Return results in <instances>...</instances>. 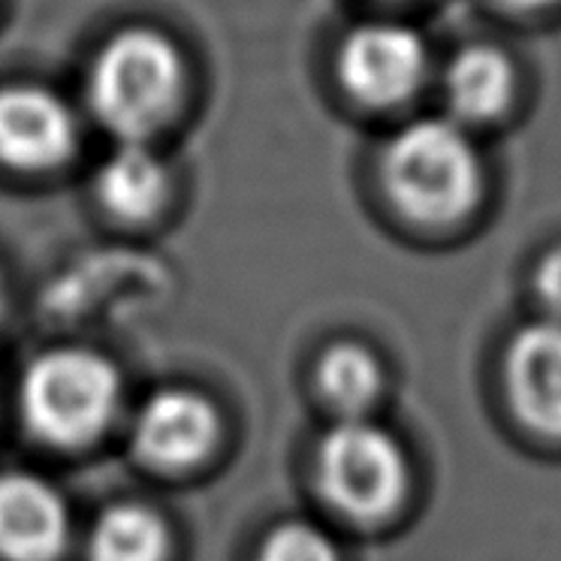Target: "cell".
<instances>
[{"label":"cell","instance_id":"6da1fadb","mask_svg":"<svg viewBox=\"0 0 561 561\" xmlns=\"http://www.w3.org/2000/svg\"><path fill=\"white\" fill-rule=\"evenodd\" d=\"M380 179L392 206L423 227L465 220L486 187L474 139L447 115L416 118L392 134L380 154Z\"/></svg>","mask_w":561,"mask_h":561},{"label":"cell","instance_id":"7a4b0ae2","mask_svg":"<svg viewBox=\"0 0 561 561\" xmlns=\"http://www.w3.org/2000/svg\"><path fill=\"white\" fill-rule=\"evenodd\" d=\"M187 64L158 27H124L91 64L88 98L100 122L122 142H146L182 106Z\"/></svg>","mask_w":561,"mask_h":561},{"label":"cell","instance_id":"3957f363","mask_svg":"<svg viewBox=\"0 0 561 561\" xmlns=\"http://www.w3.org/2000/svg\"><path fill=\"white\" fill-rule=\"evenodd\" d=\"M122 371L85 344H61L27 363L19 408L27 428L51 447H85L115 423L122 408Z\"/></svg>","mask_w":561,"mask_h":561},{"label":"cell","instance_id":"277c9868","mask_svg":"<svg viewBox=\"0 0 561 561\" xmlns=\"http://www.w3.org/2000/svg\"><path fill=\"white\" fill-rule=\"evenodd\" d=\"M314 474L323 499L351 519H383L404 504L411 465L399 438L368 416L339 420L320 438Z\"/></svg>","mask_w":561,"mask_h":561},{"label":"cell","instance_id":"5b68a950","mask_svg":"<svg viewBox=\"0 0 561 561\" xmlns=\"http://www.w3.org/2000/svg\"><path fill=\"white\" fill-rule=\"evenodd\" d=\"M335 70L344 91L363 106L392 110L423 91L432 70V51L416 27L368 22L344 34Z\"/></svg>","mask_w":561,"mask_h":561},{"label":"cell","instance_id":"8992f818","mask_svg":"<svg viewBox=\"0 0 561 561\" xmlns=\"http://www.w3.org/2000/svg\"><path fill=\"white\" fill-rule=\"evenodd\" d=\"M218 440V404L191 387L154 390L130 423V450L151 471L196 468L211 456Z\"/></svg>","mask_w":561,"mask_h":561},{"label":"cell","instance_id":"52a82bcc","mask_svg":"<svg viewBox=\"0 0 561 561\" xmlns=\"http://www.w3.org/2000/svg\"><path fill=\"white\" fill-rule=\"evenodd\" d=\"M79 127L70 106L43 85L0 88V163L43 172L73 158Z\"/></svg>","mask_w":561,"mask_h":561},{"label":"cell","instance_id":"ba28073f","mask_svg":"<svg viewBox=\"0 0 561 561\" xmlns=\"http://www.w3.org/2000/svg\"><path fill=\"white\" fill-rule=\"evenodd\" d=\"M70 504L49 477L0 471V559L55 561L70 540Z\"/></svg>","mask_w":561,"mask_h":561},{"label":"cell","instance_id":"9c48e42d","mask_svg":"<svg viewBox=\"0 0 561 561\" xmlns=\"http://www.w3.org/2000/svg\"><path fill=\"white\" fill-rule=\"evenodd\" d=\"M513 414L525 426L561 438V320H537L513 335L504 359Z\"/></svg>","mask_w":561,"mask_h":561},{"label":"cell","instance_id":"30bf717a","mask_svg":"<svg viewBox=\"0 0 561 561\" xmlns=\"http://www.w3.org/2000/svg\"><path fill=\"white\" fill-rule=\"evenodd\" d=\"M519 88L516 64L492 43H471L453 51L440 76L447 118L462 127L489 124L511 110Z\"/></svg>","mask_w":561,"mask_h":561},{"label":"cell","instance_id":"8fae6325","mask_svg":"<svg viewBox=\"0 0 561 561\" xmlns=\"http://www.w3.org/2000/svg\"><path fill=\"white\" fill-rule=\"evenodd\" d=\"M94 194L112 218L142 224L167 206L170 170L148 142H122L100 163Z\"/></svg>","mask_w":561,"mask_h":561},{"label":"cell","instance_id":"7c38bea8","mask_svg":"<svg viewBox=\"0 0 561 561\" xmlns=\"http://www.w3.org/2000/svg\"><path fill=\"white\" fill-rule=\"evenodd\" d=\"M170 523L139 501H118L100 513L88 531V561H167Z\"/></svg>","mask_w":561,"mask_h":561},{"label":"cell","instance_id":"4fadbf2b","mask_svg":"<svg viewBox=\"0 0 561 561\" xmlns=\"http://www.w3.org/2000/svg\"><path fill=\"white\" fill-rule=\"evenodd\" d=\"M318 390L339 420L366 416L383 390V368L378 356L356 342L332 344L318 359Z\"/></svg>","mask_w":561,"mask_h":561},{"label":"cell","instance_id":"5bb4252c","mask_svg":"<svg viewBox=\"0 0 561 561\" xmlns=\"http://www.w3.org/2000/svg\"><path fill=\"white\" fill-rule=\"evenodd\" d=\"M256 561H342V552L318 523L284 519L263 537Z\"/></svg>","mask_w":561,"mask_h":561},{"label":"cell","instance_id":"9a60e30c","mask_svg":"<svg viewBox=\"0 0 561 561\" xmlns=\"http://www.w3.org/2000/svg\"><path fill=\"white\" fill-rule=\"evenodd\" d=\"M535 290L540 296V306L547 308L552 320H561V248L549 251L535 275Z\"/></svg>","mask_w":561,"mask_h":561},{"label":"cell","instance_id":"2e32d148","mask_svg":"<svg viewBox=\"0 0 561 561\" xmlns=\"http://www.w3.org/2000/svg\"><path fill=\"white\" fill-rule=\"evenodd\" d=\"M501 10H507V13H537V10H549V7H556L561 0H495Z\"/></svg>","mask_w":561,"mask_h":561},{"label":"cell","instance_id":"e0dca14e","mask_svg":"<svg viewBox=\"0 0 561 561\" xmlns=\"http://www.w3.org/2000/svg\"><path fill=\"white\" fill-rule=\"evenodd\" d=\"M3 308H7V290H3V278H0V318H3Z\"/></svg>","mask_w":561,"mask_h":561}]
</instances>
